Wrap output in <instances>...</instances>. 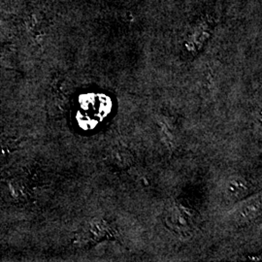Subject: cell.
Returning <instances> with one entry per match:
<instances>
[{
    "label": "cell",
    "instance_id": "cell-1",
    "mask_svg": "<svg viewBox=\"0 0 262 262\" xmlns=\"http://www.w3.org/2000/svg\"><path fill=\"white\" fill-rule=\"evenodd\" d=\"M260 201L259 199H253L246 201L244 204L237 207L233 211V217L236 222L242 223L252 220L259 214Z\"/></svg>",
    "mask_w": 262,
    "mask_h": 262
},
{
    "label": "cell",
    "instance_id": "cell-2",
    "mask_svg": "<svg viewBox=\"0 0 262 262\" xmlns=\"http://www.w3.org/2000/svg\"><path fill=\"white\" fill-rule=\"evenodd\" d=\"M249 188L244 183V180L239 178L229 179L226 182L225 192L226 196L231 200L242 199L248 192Z\"/></svg>",
    "mask_w": 262,
    "mask_h": 262
}]
</instances>
